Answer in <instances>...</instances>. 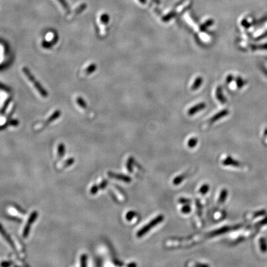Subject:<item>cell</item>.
<instances>
[{
    "instance_id": "6da1fadb",
    "label": "cell",
    "mask_w": 267,
    "mask_h": 267,
    "mask_svg": "<svg viewBox=\"0 0 267 267\" xmlns=\"http://www.w3.org/2000/svg\"><path fill=\"white\" fill-rule=\"evenodd\" d=\"M23 72L24 74V75L27 78V79L32 84V85L35 88L37 91L40 94V95L43 97H48L47 92L41 85V84L37 80L35 77L33 75V74L29 71V69L26 67H23Z\"/></svg>"
},
{
    "instance_id": "7a4b0ae2",
    "label": "cell",
    "mask_w": 267,
    "mask_h": 267,
    "mask_svg": "<svg viewBox=\"0 0 267 267\" xmlns=\"http://www.w3.org/2000/svg\"><path fill=\"white\" fill-rule=\"evenodd\" d=\"M163 219H164V217L162 215L157 217L155 218L152 219L150 223H148L147 224H146V226L144 227H143L141 229H140L138 231V233H137V236L139 238H141L142 236L145 235L148 231H150L152 228V227H154L157 224H159Z\"/></svg>"
},
{
    "instance_id": "3957f363",
    "label": "cell",
    "mask_w": 267,
    "mask_h": 267,
    "mask_svg": "<svg viewBox=\"0 0 267 267\" xmlns=\"http://www.w3.org/2000/svg\"><path fill=\"white\" fill-rule=\"evenodd\" d=\"M37 213L36 212H33V213H32V214L31 215V216H30V218L28 219V223H27V224L26 225V226H25V228L24 230V232H23V236H24V237H26V236L28 235V231H29V229H30V225H31V224H32V223L35 220V219L37 218Z\"/></svg>"
},
{
    "instance_id": "277c9868",
    "label": "cell",
    "mask_w": 267,
    "mask_h": 267,
    "mask_svg": "<svg viewBox=\"0 0 267 267\" xmlns=\"http://www.w3.org/2000/svg\"><path fill=\"white\" fill-rule=\"evenodd\" d=\"M205 106H206V105H205V103H198L194 106H193L192 108H191L187 113L189 115H194L196 113L203 110L205 108Z\"/></svg>"
},
{
    "instance_id": "5b68a950",
    "label": "cell",
    "mask_w": 267,
    "mask_h": 267,
    "mask_svg": "<svg viewBox=\"0 0 267 267\" xmlns=\"http://www.w3.org/2000/svg\"><path fill=\"white\" fill-rule=\"evenodd\" d=\"M111 177H114L115 179H117L119 180H121L124 182H130L131 181V178L125 175H122V174H114V173H110L108 174Z\"/></svg>"
},
{
    "instance_id": "8992f818",
    "label": "cell",
    "mask_w": 267,
    "mask_h": 267,
    "mask_svg": "<svg viewBox=\"0 0 267 267\" xmlns=\"http://www.w3.org/2000/svg\"><path fill=\"white\" fill-rule=\"evenodd\" d=\"M202 82H203V79L201 77H197L195 80L194 82L192 87H191V89L193 90H196L197 89H198L200 87Z\"/></svg>"
},
{
    "instance_id": "52a82bcc",
    "label": "cell",
    "mask_w": 267,
    "mask_h": 267,
    "mask_svg": "<svg viewBox=\"0 0 267 267\" xmlns=\"http://www.w3.org/2000/svg\"><path fill=\"white\" fill-rule=\"evenodd\" d=\"M60 111H55L49 118V120H47V123H49V122H51L53 121H54V120H56V118H58L59 116H60Z\"/></svg>"
},
{
    "instance_id": "ba28073f",
    "label": "cell",
    "mask_w": 267,
    "mask_h": 267,
    "mask_svg": "<svg viewBox=\"0 0 267 267\" xmlns=\"http://www.w3.org/2000/svg\"><path fill=\"white\" fill-rule=\"evenodd\" d=\"M77 102L78 105H79L80 107H82V108H86V106H86V103H85V101H84L82 98H77Z\"/></svg>"
},
{
    "instance_id": "9c48e42d",
    "label": "cell",
    "mask_w": 267,
    "mask_h": 267,
    "mask_svg": "<svg viewBox=\"0 0 267 267\" xmlns=\"http://www.w3.org/2000/svg\"><path fill=\"white\" fill-rule=\"evenodd\" d=\"M85 7H86V4H85L83 3V4H80V6H79L78 7H77V8L75 9V13H76V14L80 13L82 11H84V9H85Z\"/></svg>"
},
{
    "instance_id": "30bf717a",
    "label": "cell",
    "mask_w": 267,
    "mask_h": 267,
    "mask_svg": "<svg viewBox=\"0 0 267 267\" xmlns=\"http://www.w3.org/2000/svg\"><path fill=\"white\" fill-rule=\"evenodd\" d=\"M58 1L66 11H69V7L65 0H58Z\"/></svg>"
},
{
    "instance_id": "8fae6325",
    "label": "cell",
    "mask_w": 267,
    "mask_h": 267,
    "mask_svg": "<svg viewBox=\"0 0 267 267\" xmlns=\"http://www.w3.org/2000/svg\"><path fill=\"white\" fill-rule=\"evenodd\" d=\"M198 142V140L196 138H191L189 142H188V146L189 147H194L197 145V143Z\"/></svg>"
},
{
    "instance_id": "7c38bea8",
    "label": "cell",
    "mask_w": 267,
    "mask_h": 267,
    "mask_svg": "<svg viewBox=\"0 0 267 267\" xmlns=\"http://www.w3.org/2000/svg\"><path fill=\"white\" fill-rule=\"evenodd\" d=\"M184 176H178V177H176L174 179V180L173 181L174 184H176V185H177V184H180L184 180Z\"/></svg>"
},
{
    "instance_id": "4fadbf2b",
    "label": "cell",
    "mask_w": 267,
    "mask_h": 267,
    "mask_svg": "<svg viewBox=\"0 0 267 267\" xmlns=\"http://www.w3.org/2000/svg\"><path fill=\"white\" fill-rule=\"evenodd\" d=\"M95 69H96V65L95 64H92V65H90L87 68V69H86V73L87 74H90L95 71Z\"/></svg>"
},
{
    "instance_id": "5bb4252c",
    "label": "cell",
    "mask_w": 267,
    "mask_h": 267,
    "mask_svg": "<svg viewBox=\"0 0 267 267\" xmlns=\"http://www.w3.org/2000/svg\"><path fill=\"white\" fill-rule=\"evenodd\" d=\"M208 191V186H207V185H203V186H202L201 187V188H200V189L199 191H200V193L202 194H206V193Z\"/></svg>"
},
{
    "instance_id": "9a60e30c",
    "label": "cell",
    "mask_w": 267,
    "mask_h": 267,
    "mask_svg": "<svg viewBox=\"0 0 267 267\" xmlns=\"http://www.w3.org/2000/svg\"><path fill=\"white\" fill-rule=\"evenodd\" d=\"M64 146L63 144H60L58 146V154L62 157L64 155Z\"/></svg>"
},
{
    "instance_id": "2e32d148",
    "label": "cell",
    "mask_w": 267,
    "mask_h": 267,
    "mask_svg": "<svg viewBox=\"0 0 267 267\" xmlns=\"http://www.w3.org/2000/svg\"><path fill=\"white\" fill-rule=\"evenodd\" d=\"M190 211H191V207L188 205L184 206L182 208V212L184 213H189L190 212Z\"/></svg>"
},
{
    "instance_id": "e0dca14e",
    "label": "cell",
    "mask_w": 267,
    "mask_h": 267,
    "mask_svg": "<svg viewBox=\"0 0 267 267\" xmlns=\"http://www.w3.org/2000/svg\"><path fill=\"white\" fill-rule=\"evenodd\" d=\"M86 260H87V256L85 255H82L81 256V259H80L81 266H82V267L86 266Z\"/></svg>"
},
{
    "instance_id": "ac0fdd59",
    "label": "cell",
    "mask_w": 267,
    "mask_h": 267,
    "mask_svg": "<svg viewBox=\"0 0 267 267\" xmlns=\"http://www.w3.org/2000/svg\"><path fill=\"white\" fill-rule=\"evenodd\" d=\"M135 215V212H129L126 215V219L127 220H131Z\"/></svg>"
},
{
    "instance_id": "d6986e66",
    "label": "cell",
    "mask_w": 267,
    "mask_h": 267,
    "mask_svg": "<svg viewBox=\"0 0 267 267\" xmlns=\"http://www.w3.org/2000/svg\"><path fill=\"white\" fill-rule=\"evenodd\" d=\"M101 21L103 23L106 24L108 22V17L106 15H104L101 18Z\"/></svg>"
},
{
    "instance_id": "ffe728a7",
    "label": "cell",
    "mask_w": 267,
    "mask_h": 267,
    "mask_svg": "<svg viewBox=\"0 0 267 267\" xmlns=\"http://www.w3.org/2000/svg\"><path fill=\"white\" fill-rule=\"evenodd\" d=\"M98 190V187L97 186H93L92 188V189H91V193L92 194H95L97 192Z\"/></svg>"
},
{
    "instance_id": "44dd1931",
    "label": "cell",
    "mask_w": 267,
    "mask_h": 267,
    "mask_svg": "<svg viewBox=\"0 0 267 267\" xmlns=\"http://www.w3.org/2000/svg\"><path fill=\"white\" fill-rule=\"evenodd\" d=\"M180 202L183 203H187L189 202V200L188 199H185V198H182L181 200H180Z\"/></svg>"
}]
</instances>
